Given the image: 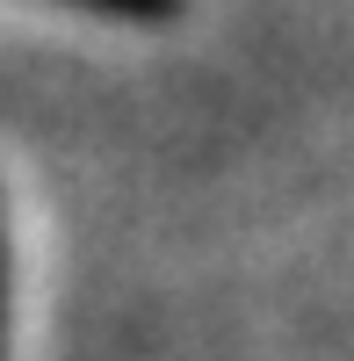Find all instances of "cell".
I'll use <instances>...</instances> for the list:
<instances>
[{
    "mask_svg": "<svg viewBox=\"0 0 354 361\" xmlns=\"http://www.w3.org/2000/svg\"><path fill=\"white\" fill-rule=\"evenodd\" d=\"M66 8H87V15H109V22H166L181 0H66Z\"/></svg>",
    "mask_w": 354,
    "mask_h": 361,
    "instance_id": "cell-1",
    "label": "cell"
},
{
    "mask_svg": "<svg viewBox=\"0 0 354 361\" xmlns=\"http://www.w3.org/2000/svg\"><path fill=\"white\" fill-rule=\"evenodd\" d=\"M0 340H8V238H0Z\"/></svg>",
    "mask_w": 354,
    "mask_h": 361,
    "instance_id": "cell-2",
    "label": "cell"
}]
</instances>
